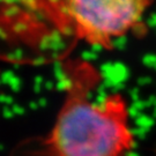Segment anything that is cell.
Wrapping results in <instances>:
<instances>
[{
	"instance_id": "6da1fadb",
	"label": "cell",
	"mask_w": 156,
	"mask_h": 156,
	"mask_svg": "<svg viewBox=\"0 0 156 156\" xmlns=\"http://www.w3.org/2000/svg\"><path fill=\"white\" fill-rule=\"evenodd\" d=\"M65 97L56 122L44 136L19 146L15 156H126L134 147L129 111L122 94L91 102L100 74L88 62H62Z\"/></svg>"
},
{
	"instance_id": "7a4b0ae2",
	"label": "cell",
	"mask_w": 156,
	"mask_h": 156,
	"mask_svg": "<svg viewBox=\"0 0 156 156\" xmlns=\"http://www.w3.org/2000/svg\"><path fill=\"white\" fill-rule=\"evenodd\" d=\"M79 43L71 0H0V60L64 62Z\"/></svg>"
},
{
	"instance_id": "3957f363",
	"label": "cell",
	"mask_w": 156,
	"mask_h": 156,
	"mask_svg": "<svg viewBox=\"0 0 156 156\" xmlns=\"http://www.w3.org/2000/svg\"><path fill=\"white\" fill-rule=\"evenodd\" d=\"M154 0H71L79 42L110 50L139 28Z\"/></svg>"
}]
</instances>
